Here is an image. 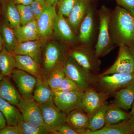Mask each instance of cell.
<instances>
[{"label":"cell","instance_id":"38","mask_svg":"<svg viewBox=\"0 0 134 134\" xmlns=\"http://www.w3.org/2000/svg\"><path fill=\"white\" fill-rule=\"evenodd\" d=\"M0 134H19L17 126L7 125L0 130Z\"/></svg>","mask_w":134,"mask_h":134},{"label":"cell","instance_id":"7","mask_svg":"<svg viewBox=\"0 0 134 134\" xmlns=\"http://www.w3.org/2000/svg\"><path fill=\"white\" fill-rule=\"evenodd\" d=\"M119 46V55L115 63L109 69L100 74V75L114 73H134V58L129 47L123 44H121Z\"/></svg>","mask_w":134,"mask_h":134},{"label":"cell","instance_id":"10","mask_svg":"<svg viewBox=\"0 0 134 134\" xmlns=\"http://www.w3.org/2000/svg\"><path fill=\"white\" fill-rule=\"evenodd\" d=\"M11 76L22 98H33L34 91L37 82V77L17 69H14Z\"/></svg>","mask_w":134,"mask_h":134},{"label":"cell","instance_id":"20","mask_svg":"<svg viewBox=\"0 0 134 134\" xmlns=\"http://www.w3.org/2000/svg\"><path fill=\"white\" fill-rule=\"evenodd\" d=\"M16 68L32 75L36 77L41 76L40 64L28 55H15Z\"/></svg>","mask_w":134,"mask_h":134},{"label":"cell","instance_id":"48","mask_svg":"<svg viewBox=\"0 0 134 134\" xmlns=\"http://www.w3.org/2000/svg\"><path fill=\"white\" fill-rule=\"evenodd\" d=\"M33 1H36L43 2H46V0H33Z\"/></svg>","mask_w":134,"mask_h":134},{"label":"cell","instance_id":"17","mask_svg":"<svg viewBox=\"0 0 134 134\" xmlns=\"http://www.w3.org/2000/svg\"><path fill=\"white\" fill-rule=\"evenodd\" d=\"M113 104L125 111L132 107L134 99V82L115 92Z\"/></svg>","mask_w":134,"mask_h":134},{"label":"cell","instance_id":"45","mask_svg":"<svg viewBox=\"0 0 134 134\" xmlns=\"http://www.w3.org/2000/svg\"><path fill=\"white\" fill-rule=\"evenodd\" d=\"M4 47V41L1 34L0 33V52L2 51Z\"/></svg>","mask_w":134,"mask_h":134},{"label":"cell","instance_id":"21","mask_svg":"<svg viewBox=\"0 0 134 134\" xmlns=\"http://www.w3.org/2000/svg\"><path fill=\"white\" fill-rule=\"evenodd\" d=\"M53 31L61 38L67 42L74 41L75 36L68 22L65 17L58 14L54 20Z\"/></svg>","mask_w":134,"mask_h":134},{"label":"cell","instance_id":"24","mask_svg":"<svg viewBox=\"0 0 134 134\" xmlns=\"http://www.w3.org/2000/svg\"><path fill=\"white\" fill-rule=\"evenodd\" d=\"M129 119L116 124L105 125L99 130L91 131L89 130L86 134H133Z\"/></svg>","mask_w":134,"mask_h":134},{"label":"cell","instance_id":"12","mask_svg":"<svg viewBox=\"0 0 134 134\" xmlns=\"http://www.w3.org/2000/svg\"><path fill=\"white\" fill-rule=\"evenodd\" d=\"M90 119L82 110L76 109L67 114L66 122L78 134H86L90 130Z\"/></svg>","mask_w":134,"mask_h":134},{"label":"cell","instance_id":"40","mask_svg":"<svg viewBox=\"0 0 134 134\" xmlns=\"http://www.w3.org/2000/svg\"><path fill=\"white\" fill-rule=\"evenodd\" d=\"M16 5H30L33 0H12Z\"/></svg>","mask_w":134,"mask_h":134},{"label":"cell","instance_id":"43","mask_svg":"<svg viewBox=\"0 0 134 134\" xmlns=\"http://www.w3.org/2000/svg\"><path fill=\"white\" fill-rule=\"evenodd\" d=\"M58 0H46V2L47 4L56 6Z\"/></svg>","mask_w":134,"mask_h":134},{"label":"cell","instance_id":"32","mask_svg":"<svg viewBox=\"0 0 134 134\" xmlns=\"http://www.w3.org/2000/svg\"><path fill=\"white\" fill-rule=\"evenodd\" d=\"M19 134H47L50 132L43 127L38 126L23 119L19 121L17 125Z\"/></svg>","mask_w":134,"mask_h":134},{"label":"cell","instance_id":"8","mask_svg":"<svg viewBox=\"0 0 134 134\" xmlns=\"http://www.w3.org/2000/svg\"><path fill=\"white\" fill-rule=\"evenodd\" d=\"M110 93L106 92L96 91L92 87L84 92L82 96V110L88 115L92 116L105 103Z\"/></svg>","mask_w":134,"mask_h":134},{"label":"cell","instance_id":"25","mask_svg":"<svg viewBox=\"0 0 134 134\" xmlns=\"http://www.w3.org/2000/svg\"><path fill=\"white\" fill-rule=\"evenodd\" d=\"M69 55L84 69L92 74L95 75L96 69L94 61L96 60V59L95 57H92L90 54L87 51L84 50H74L70 52Z\"/></svg>","mask_w":134,"mask_h":134},{"label":"cell","instance_id":"14","mask_svg":"<svg viewBox=\"0 0 134 134\" xmlns=\"http://www.w3.org/2000/svg\"><path fill=\"white\" fill-rule=\"evenodd\" d=\"M37 82L33 93V98L40 105L53 101V91L45 75L37 77Z\"/></svg>","mask_w":134,"mask_h":134},{"label":"cell","instance_id":"22","mask_svg":"<svg viewBox=\"0 0 134 134\" xmlns=\"http://www.w3.org/2000/svg\"><path fill=\"white\" fill-rule=\"evenodd\" d=\"M0 111L2 113L7 125L17 126L19 121L23 119L20 111L15 105L0 97Z\"/></svg>","mask_w":134,"mask_h":134},{"label":"cell","instance_id":"19","mask_svg":"<svg viewBox=\"0 0 134 134\" xmlns=\"http://www.w3.org/2000/svg\"><path fill=\"white\" fill-rule=\"evenodd\" d=\"M0 97L16 106L22 98L19 92L8 77H3L0 81Z\"/></svg>","mask_w":134,"mask_h":134},{"label":"cell","instance_id":"49","mask_svg":"<svg viewBox=\"0 0 134 134\" xmlns=\"http://www.w3.org/2000/svg\"><path fill=\"white\" fill-rule=\"evenodd\" d=\"M0 11H1V8H0Z\"/></svg>","mask_w":134,"mask_h":134},{"label":"cell","instance_id":"35","mask_svg":"<svg viewBox=\"0 0 134 134\" xmlns=\"http://www.w3.org/2000/svg\"><path fill=\"white\" fill-rule=\"evenodd\" d=\"M55 91L83 92L75 82L66 76H65L58 89L54 92Z\"/></svg>","mask_w":134,"mask_h":134},{"label":"cell","instance_id":"9","mask_svg":"<svg viewBox=\"0 0 134 134\" xmlns=\"http://www.w3.org/2000/svg\"><path fill=\"white\" fill-rule=\"evenodd\" d=\"M17 107L24 121L38 126L44 127L43 115L40 105L33 98H22Z\"/></svg>","mask_w":134,"mask_h":134},{"label":"cell","instance_id":"42","mask_svg":"<svg viewBox=\"0 0 134 134\" xmlns=\"http://www.w3.org/2000/svg\"><path fill=\"white\" fill-rule=\"evenodd\" d=\"M134 58V41L127 45Z\"/></svg>","mask_w":134,"mask_h":134},{"label":"cell","instance_id":"44","mask_svg":"<svg viewBox=\"0 0 134 134\" xmlns=\"http://www.w3.org/2000/svg\"><path fill=\"white\" fill-rule=\"evenodd\" d=\"M129 120L131 123V126H132V130L133 133L134 134V116H131L129 119Z\"/></svg>","mask_w":134,"mask_h":134},{"label":"cell","instance_id":"18","mask_svg":"<svg viewBox=\"0 0 134 134\" xmlns=\"http://www.w3.org/2000/svg\"><path fill=\"white\" fill-rule=\"evenodd\" d=\"M18 43L38 39L40 37L37 20L14 29Z\"/></svg>","mask_w":134,"mask_h":134},{"label":"cell","instance_id":"2","mask_svg":"<svg viewBox=\"0 0 134 134\" xmlns=\"http://www.w3.org/2000/svg\"><path fill=\"white\" fill-rule=\"evenodd\" d=\"M63 70L65 76L75 82L83 92L95 84L97 75L84 69L69 55L64 62Z\"/></svg>","mask_w":134,"mask_h":134},{"label":"cell","instance_id":"33","mask_svg":"<svg viewBox=\"0 0 134 134\" xmlns=\"http://www.w3.org/2000/svg\"><path fill=\"white\" fill-rule=\"evenodd\" d=\"M20 16L21 25H24L36 20L30 5H16Z\"/></svg>","mask_w":134,"mask_h":134},{"label":"cell","instance_id":"46","mask_svg":"<svg viewBox=\"0 0 134 134\" xmlns=\"http://www.w3.org/2000/svg\"><path fill=\"white\" fill-rule=\"evenodd\" d=\"M131 108V111L130 113V114L131 116H134V99Z\"/></svg>","mask_w":134,"mask_h":134},{"label":"cell","instance_id":"5","mask_svg":"<svg viewBox=\"0 0 134 134\" xmlns=\"http://www.w3.org/2000/svg\"><path fill=\"white\" fill-rule=\"evenodd\" d=\"M43 115L44 127L52 132L57 131L61 126L66 122L67 114L55 105L53 101L40 105Z\"/></svg>","mask_w":134,"mask_h":134},{"label":"cell","instance_id":"29","mask_svg":"<svg viewBox=\"0 0 134 134\" xmlns=\"http://www.w3.org/2000/svg\"><path fill=\"white\" fill-rule=\"evenodd\" d=\"M1 28V34L4 41V47L10 52L14 54L18 43L14 29L6 23H3Z\"/></svg>","mask_w":134,"mask_h":134},{"label":"cell","instance_id":"6","mask_svg":"<svg viewBox=\"0 0 134 134\" xmlns=\"http://www.w3.org/2000/svg\"><path fill=\"white\" fill-rule=\"evenodd\" d=\"M83 91H55L53 100L55 105L65 113L76 110H82Z\"/></svg>","mask_w":134,"mask_h":134},{"label":"cell","instance_id":"36","mask_svg":"<svg viewBox=\"0 0 134 134\" xmlns=\"http://www.w3.org/2000/svg\"><path fill=\"white\" fill-rule=\"evenodd\" d=\"M47 5V3L46 2H43L33 1L32 3L30 5L31 7L36 20L38 19L44 11Z\"/></svg>","mask_w":134,"mask_h":134},{"label":"cell","instance_id":"26","mask_svg":"<svg viewBox=\"0 0 134 134\" xmlns=\"http://www.w3.org/2000/svg\"><path fill=\"white\" fill-rule=\"evenodd\" d=\"M93 10L90 8L80 25L79 38L83 43L90 41L93 29Z\"/></svg>","mask_w":134,"mask_h":134},{"label":"cell","instance_id":"15","mask_svg":"<svg viewBox=\"0 0 134 134\" xmlns=\"http://www.w3.org/2000/svg\"><path fill=\"white\" fill-rule=\"evenodd\" d=\"M62 54L61 50L56 44L51 43L47 45L43 62L45 72L44 75L47 76L50 72L59 63L63 62L60 61Z\"/></svg>","mask_w":134,"mask_h":134},{"label":"cell","instance_id":"13","mask_svg":"<svg viewBox=\"0 0 134 134\" xmlns=\"http://www.w3.org/2000/svg\"><path fill=\"white\" fill-rule=\"evenodd\" d=\"M42 43L38 39L18 43L15 48L14 55H28L40 64L41 60Z\"/></svg>","mask_w":134,"mask_h":134},{"label":"cell","instance_id":"37","mask_svg":"<svg viewBox=\"0 0 134 134\" xmlns=\"http://www.w3.org/2000/svg\"><path fill=\"white\" fill-rule=\"evenodd\" d=\"M120 7L128 11L134 16V0H116Z\"/></svg>","mask_w":134,"mask_h":134},{"label":"cell","instance_id":"27","mask_svg":"<svg viewBox=\"0 0 134 134\" xmlns=\"http://www.w3.org/2000/svg\"><path fill=\"white\" fill-rule=\"evenodd\" d=\"M130 114L112 103L108 105L105 115V125L116 124L129 119Z\"/></svg>","mask_w":134,"mask_h":134},{"label":"cell","instance_id":"47","mask_svg":"<svg viewBox=\"0 0 134 134\" xmlns=\"http://www.w3.org/2000/svg\"><path fill=\"white\" fill-rule=\"evenodd\" d=\"M3 75L2 74L1 72V70H0V81H1V80L3 78Z\"/></svg>","mask_w":134,"mask_h":134},{"label":"cell","instance_id":"23","mask_svg":"<svg viewBox=\"0 0 134 134\" xmlns=\"http://www.w3.org/2000/svg\"><path fill=\"white\" fill-rule=\"evenodd\" d=\"M3 11L6 23L13 29L21 25L20 16L16 4L12 0H3Z\"/></svg>","mask_w":134,"mask_h":134},{"label":"cell","instance_id":"3","mask_svg":"<svg viewBox=\"0 0 134 134\" xmlns=\"http://www.w3.org/2000/svg\"><path fill=\"white\" fill-rule=\"evenodd\" d=\"M134 82V73H114L105 75L96 76L94 85L99 86L102 91L110 93H115Z\"/></svg>","mask_w":134,"mask_h":134},{"label":"cell","instance_id":"41","mask_svg":"<svg viewBox=\"0 0 134 134\" xmlns=\"http://www.w3.org/2000/svg\"><path fill=\"white\" fill-rule=\"evenodd\" d=\"M7 122L2 113L0 111V130L7 126Z\"/></svg>","mask_w":134,"mask_h":134},{"label":"cell","instance_id":"39","mask_svg":"<svg viewBox=\"0 0 134 134\" xmlns=\"http://www.w3.org/2000/svg\"><path fill=\"white\" fill-rule=\"evenodd\" d=\"M57 131L59 132L60 134H78L66 122L61 125L58 128Z\"/></svg>","mask_w":134,"mask_h":134},{"label":"cell","instance_id":"11","mask_svg":"<svg viewBox=\"0 0 134 134\" xmlns=\"http://www.w3.org/2000/svg\"><path fill=\"white\" fill-rule=\"evenodd\" d=\"M56 6L47 4L44 11L37 19L40 37L47 38L52 33L54 20L58 14Z\"/></svg>","mask_w":134,"mask_h":134},{"label":"cell","instance_id":"4","mask_svg":"<svg viewBox=\"0 0 134 134\" xmlns=\"http://www.w3.org/2000/svg\"><path fill=\"white\" fill-rule=\"evenodd\" d=\"M99 34L94 52L96 60L107 52L111 44L109 31L110 14L105 7L101 8L99 12Z\"/></svg>","mask_w":134,"mask_h":134},{"label":"cell","instance_id":"28","mask_svg":"<svg viewBox=\"0 0 134 134\" xmlns=\"http://www.w3.org/2000/svg\"><path fill=\"white\" fill-rule=\"evenodd\" d=\"M16 68L15 55L5 47L0 52V70L3 76H11Z\"/></svg>","mask_w":134,"mask_h":134},{"label":"cell","instance_id":"31","mask_svg":"<svg viewBox=\"0 0 134 134\" xmlns=\"http://www.w3.org/2000/svg\"><path fill=\"white\" fill-rule=\"evenodd\" d=\"M64 62L60 63L47 76V81L53 91L58 89L65 76L63 70Z\"/></svg>","mask_w":134,"mask_h":134},{"label":"cell","instance_id":"30","mask_svg":"<svg viewBox=\"0 0 134 134\" xmlns=\"http://www.w3.org/2000/svg\"><path fill=\"white\" fill-rule=\"evenodd\" d=\"M108 105L106 102L90 118L89 128L90 131L99 130L105 125V115Z\"/></svg>","mask_w":134,"mask_h":134},{"label":"cell","instance_id":"50","mask_svg":"<svg viewBox=\"0 0 134 134\" xmlns=\"http://www.w3.org/2000/svg\"><path fill=\"white\" fill-rule=\"evenodd\" d=\"M90 1H91V0H90Z\"/></svg>","mask_w":134,"mask_h":134},{"label":"cell","instance_id":"16","mask_svg":"<svg viewBox=\"0 0 134 134\" xmlns=\"http://www.w3.org/2000/svg\"><path fill=\"white\" fill-rule=\"evenodd\" d=\"M90 0H76L67 21L74 30L79 28L90 8Z\"/></svg>","mask_w":134,"mask_h":134},{"label":"cell","instance_id":"34","mask_svg":"<svg viewBox=\"0 0 134 134\" xmlns=\"http://www.w3.org/2000/svg\"><path fill=\"white\" fill-rule=\"evenodd\" d=\"M76 1V0H58L56 4L58 8V14L68 17Z\"/></svg>","mask_w":134,"mask_h":134},{"label":"cell","instance_id":"1","mask_svg":"<svg viewBox=\"0 0 134 134\" xmlns=\"http://www.w3.org/2000/svg\"><path fill=\"white\" fill-rule=\"evenodd\" d=\"M114 29L119 44L128 45L134 41V16L117 6L114 11Z\"/></svg>","mask_w":134,"mask_h":134}]
</instances>
